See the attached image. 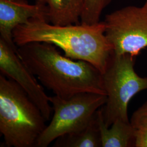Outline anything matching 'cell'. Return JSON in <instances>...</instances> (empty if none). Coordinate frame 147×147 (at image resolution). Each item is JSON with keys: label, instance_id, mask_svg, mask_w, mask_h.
<instances>
[{"label": "cell", "instance_id": "obj_12", "mask_svg": "<svg viewBox=\"0 0 147 147\" xmlns=\"http://www.w3.org/2000/svg\"><path fill=\"white\" fill-rule=\"evenodd\" d=\"M130 121L136 137L135 147H147V101L133 113Z\"/></svg>", "mask_w": 147, "mask_h": 147}, {"label": "cell", "instance_id": "obj_5", "mask_svg": "<svg viewBox=\"0 0 147 147\" xmlns=\"http://www.w3.org/2000/svg\"><path fill=\"white\" fill-rule=\"evenodd\" d=\"M53 115L37 140L36 147H47L59 137L78 131L88 125L96 111L105 105L106 95L83 92L68 99L50 96Z\"/></svg>", "mask_w": 147, "mask_h": 147}, {"label": "cell", "instance_id": "obj_4", "mask_svg": "<svg viewBox=\"0 0 147 147\" xmlns=\"http://www.w3.org/2000/svg\"><path fill=\"white\" fill-rule=\"evenodd\" d=\"M136 57L131 54L117 55L113 52L102 74L107 101L101 110L107 127L118 119L130 121L127 113L130 101L147 89V78L140 76L135 70Z\"/></svg>", "mask_w": 147, "mask_h": 147}, {"label": "cell", "instance_id": "obj_1", "mask_svg": "<svg viewBox=\"0 0 147 147\" xmlns=\"http://www.w3.org/2000/svg\"><path fill=\"white\" fill-rule=\"evenodd\" d=\"M17 52L39 82L55 95L68 99L83 92L106 95L98 69L63 56L53 44L30 42L18 47Z\"/></svg>", "mask_w": 147, "mask_h": 147}, {"label": "cell", "instance_id": "obj_3", "mask_svg": "<svg viewBox=\"0 0 147 147\" xmlns=\"http://www.w3.org/2000/svg\"><path fill=\"white\" fill-rule=\"evenodd\" d=\"M47 120L13 80L0 75V132L7 147H36Z\"/></svg>", "mask_w": 147, "mask_h": 147}, {"label": "cell", "instance_id": "obj_2", "mask_svg": "<svg viewBox=\"0 0 147 147\" xmlns=\"http://www.w3.org/2000/svg\"><path fill=\"white\" fill-rule=\"evenodd\" d=\"M13 40L18 47L33 42L53 44L62 49L66 57L90 63L102 74L113 53L104 21L59 26L33 18L14 30Z\"/></svg>", "mask_w": 147, "mask_h": 147}, {"label": "cell", "instance_id": "obj_8", "mask_svg": "<svg viewBox=\"0 0 147 147\" xmlns=\"http://www.w3.org/2000/svg\"><path fill=\"white\" fill-rule=\"evenodd\" d=\"M33 18L46 19L44 7L37 3L29 5L25 1L0 0V38L13 47V31Z\"/></svg>", "mask_w": 147, "mask_h": 147}, {"label": "cell", "instance_id": "obj_9", "mask_svg": "<svg viewBox=\"0 0 147 147\" xmlns=\"http://www.w3.org/2000/svg\"><path fill=\"white\" fill-rule=\"evenodd\" d=\"M86 0H36L46 12L47 21L53 25L65 26L80 24Z\"/></svg>", "mask_w": 147, "mask_h": 147}, {"label": "cell", "instance_id": "obj_7", "mask_svg": "<svg viewBox=\"0 0 147 147\" xmlns=\"http://www.w3.org/2000/svg\"><path fill=\"white\" fill-rule=\"evenodd\" d=\"M17 50L18 47H13L0 38L1 74L15 81L38 107L47 121H49L53 111L50 96L46 94L37 78L22 61Z\"/></svg>", "mask_w": 147, "mask_h": 147}, {"label": "cell", "instance_id": "obj_11", "mask_svg": "<svg viewBox=\"0 0 147 147\" xmlns=\"http://www.w3.org/2000/svg\"><path fill=\"white\" fill-rule=\"evenodd\" d=\"M53 147H102L97 111L87 126L78 131L58 137L55 140Z\"/></svg>", "mask_w": 147, "mask_h": 147}, {"label": "cell", "instance_id": "obj_10", "mask_svg": "<svg viewBox=\"0 0 147 147\" xmlns=\"http://www.w3.org/2000/svg\"><path fill=\"white\" fill-rule=\"evenodd\" d=\"M102 147H135L136 137L130 121L120 119L110 127L105 125L101 109L97 111Z\"/></svg>", "mask_w": 147, "mask_h": 147}, {"label": "cell", "instance_id": "obj_6", "mask_svg": "<svg viewBox=\"0 0 147 147\" xmlns=\"http://www.w3.org/2000/svg\"><path fill=\"white\" fill-rule=\"evenodd\" d=\"M105 36L117 55L137 56L147 47V11L130 5L106 15Z\"/></svg>", "mask_w": 147, "mask_h": 147}, {"label": "cell", "instance_id": "obj_14", "mask_svg": "<svg viewBox=\"0 0 147 147\" xmlns=\"http://www.w3.org/2000/svg\"><path fill=\"white\" fill-rule=\"evenodd\" d=\"M143 7L146 10H147V0H146V2H145L144 5L143 6Z\"/></svg>", "mask_w": 147, "mask_h": 147}, {"label": "cell", "instance_id": "obj_13", "mask_svg": "<svg viewBox=\"0 0 147 147\" xmlns=\"http://www.w3.org/2000/svg\"><path fill=\"white\" fill-rule=\"evenodd\" d=\"M113 0H86L80 23L93 25L100 22L102 12Z\"/></svg>", "mask_w": 147, "mask_h": 147}, {"label": "cell", "instance_id": "obj_15", "mask_svg": "<svg viewBox=\"0 0 147 147\" xmlns=\"http://www.w3.org/2000/svg\"><path fill=\"white\" fill-rule=\"evenodd\" d=\"M11 1H25V0H11Z\"/></svg>", "mask_w": 147, "mask_h": 147}]
</instances>
